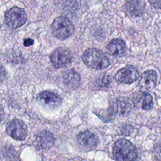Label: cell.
Masks as SVG:
<instances>
[{
  "label": "cell",
  "mask_w": 161,
  "mask_h": 161,
  "mask_svg": "<svg viewBox=\"0 0 161 161\" xmlns=\"http://www.w3.org/2000/svg\"><path fill=\"white\" fill-rule=\"evenodd\" d=\"M113 154L117 161H136L138 152L136 147L126 139H119L113 145Z\"/></svg>",
  "instance_id": "obj_1"
},
{
  "label": "cell",
  "mask_w": 161,
  "mask_h": 161,
  "mask_svg": "<svg viewBox=\"0 0 161 161\" xmlns=\"http://www.w3.org/2000/svg\"><path fill=\"white\" fill-rule=\"evenodd\" d=\"M82 59L84 63L89 68L95 70H102L109 65V59L101 50L91 48L86 50Z\"/></svg>",
  "instance_id": "obj_2"
},
{
  "label": "cell",
  "mask_w": 161,
  "mask_h": 161,
  "mask_svg": "<svg viewBox=\"0 0 161 161\" xmlns=\"http://www.w3.org/2000/svg\"><path fill=\"white\" fill-rule=\"evenodd\" d=\"M51 29L52 34L55 37L63 40L72 35L74 26L68 18L65 16H58L53 21Z\"/></svg>",
  "instance_id": "obj_3"
},
{
  "label": "cell",
  "mask_w": 161,
  "mask_h": 161,
  "mask_svg": "<svg viewBox=\"0 0 161 161\" xmlns=\"http://www.w3.org/2000/svg\"><path fill=\"white\" fill-rule=\"evenodd\" d=\"M27 19L25 11L18 7H13L5 14V22L10 27L16 28L23 25Z\"/></svg>",
  "instance_id": "obj_4"
},
{
  "label": "cell",
  "mask_w": 161,
  "mask_h": 161,
  "mask_svg": "<svg viewBox=\"0 0 161 161\" xmlns=\"http://www.w3.org/2000/svg\"><path fill=\"white\" fill-rule=\"evenodd\" d=\"M50 60L55 67L62 68L70 64L72 55L67 48L60 47L52 52L50 55Z\"/></svg>",
  "instance_id": "obj_5"
},
{
  "label": "cell",
  "mask_w": 161,
  "mask_h": 161,
  "mask_svg": "<svg viewBox=\"0 0 161 161\" xmlns=\"http://www.w3.org/2000/svg\"><path fill=\"white\" fill-rule=\"evenodd\" d=\"M6 132L15 140H23L27 136L28 130L23 121L18 119H13L7 124Z\"/></svg>",
  "instance_id": "obj_6"
},
{
  "label": "cell",
  "mask_w": 161,
  "mask_h": 161,
  "mask_svg": "<svg viewBox=\"0 0 161 161\" xmlns=\"http://www.w3.org/2000/svg\"><path fill=\"white\" fill-rule=\"evenodd\" d=\"M139 77L138 69L131 65H126L119 70L115 74V79L122 84H130L136 81Z\"/></svg>",
  "instance_id": "obj_7"
},
{
  "label": "cell",
  "mask_w": 161,
  "mask_h": 161,
  "mask_svg": "<svg viewBox=\"0 0 161 161\" xmlns=\"http://www.w3.org/2000/svg\"><path fill=\"white\" fill-rule=\"evenodd\" d=\"M77 140L79 146L86 150L94 149L99 143L98 137L89 130L80 132L77 135Z\"/></svg>",
  "instance_id": "obj_8"
},
{
  "label": "cell",
  "mask_w": 161,
  "mask_h": 161,
  "mask_svg": "<svg viewBox=\"0 0 161 161\" xmlns=\"http://www.w3.org/2000/svg\"><path fill=\"white\" fill-rule=\"evenodd\" d=\"M157 80V72L153 70H147L140 77L138 86L143 91H151L155 87Z\"/></svg>",
  "instance_id": "obj_9"
},
{
  "label": "cell",
  "mask_w": 161,
  "mask_h": 161,
  "mask_svg": "<svg viewBox=\"0 0 161 161\" xmlns=\"http://www.w3.org/2000/svg\"><path fill=\"white\" fill-rule=\"evenodd\" d=\"M133 103L135 107L144 110L151 109L153 105L152 96L145 91L136 92L133 96Z\"/></svg>",
  "instance_id": "obj_10"
},
{
  "label": "cell",
  "mask_w": 161,
  "mask_h": 161,
  "mask_svg": "<svg viewBox=\"0 0 161 161\" xmlns=\"http://www.w3.org/2000/svg\"><path fill=\"white\" fill-rule=\"evenodd\" d=\"M37 98L42 104L52 108L58 107L60 105L62 102V99L58 94L48 91L41 92Z\"/></svg>",
  "instance_id": "obj_11"
},
{
  "label": "cell",
  "mask_w": 161,
  "mask_h": 161,
  "mask_svg": "<svg viewBox=\"0 0 161 161\" xmlns=\"http://www.w3.org/2000/svg\"><path fill=\"white\" fill-rule=\"evenodd\" d=\"M108 52L116 57H123L126 50L125 42L121 38L113 39L107 45Z\"/></svg>",
  "instance_id": "obj_12"
},
{
  "label": "cell",
  "mask_w": 161,
  "mask_h": 161,
  "mask_svg": "<svg viewBox=\"0 0 161 161\" xmlns=\"http://www.w3.org/2000/svg\"><path fill=\"white\" fill-rule=\"evenodd\" d=\"M54 141V137L51 133L47 131H42L36 135L35 145L38 148L46 150L50 148L53 145Z\"/></svg>",
  "instance_id": "obj_13"
},
{
  "label": "cell",
  "mask_w": 161,
  "mask_h": 161,
  "mask_svg": "<svg viewBox=\"0 0 161 161\" xmlns=\"http://www.w3.org/2000/svg\"><path fill=\"white\" fill-rule=\"evenodd\" d=\"M63 80L65 85L69 89H75L80 84V77L76 71L71 69L64 73Z\"/></svg>",
  "instance_id": "obj_14"
},
{
  "label": "cell",
  "mask_w": 161,
  "mask_h": 161,
  "mask_svg": "<svg viewBox=\"0 0 161 161\" xmlns=\"http://www.w3.org/2000/svg\"><path fill=\"white\" fill-rule=\"evenodd\" d=\"M145 3L141 1H130L125 4V9L127 13L131 16H140L143 12Z\"/></svg>",
  "instance_id": "obj_15"
},
{
  "label": "cell",
  "mask_w": 161,
  "mask_h": 161,
  "mask_svg": "<svg viewBox=\"0 0 161 161\" xmlns=\"http://www.w3.org/2000/svg\"><path fill=\"white\" fill-rule=\"evenodd\" d=\"M131 109V104L126 100L121 99L116 101L113 106L112 111L115 113H117L121 116L128 115Z\"/></svg>",
  "instance_id": "obj_16"
},
{
  "label": "cell",
  "mask_w": 161,
  "mask_h": 161,
  "mask_svg": "<svg viewBox=\"0 0 161 161\" xmlns=\"http://www.w3.org/2000/svg\"><path fill=\"white\" fill-rule=\"evenodd\" d=\"M111 82V78L108 75H102L96 79L97 84L100 87H108Z\"/></svg>",
  "instance_id": "obj_17"
},
{
  "label": "cell",
  "mask_w": 161,
  "mask_h": 161,
  "mask_svg": "<svg viewBox=\"0 0 161 161\" xmlns=\"http://www.w3.org/2000/svg\"><path fill=\"white\" fill-rule=\"evenodd\" d=\"M133 130V128L131 125L129 124H126L122 126L121 131L122 134L126 135H130Z\"/></svg>",
  "instance_id": "obj_18"
},
{
  "label": "cell",
  "mask_w": 161,
  "mask_h": 161,
  "mask_svg": "<svg viewBox=\"0 0 161 161\" xmlns=\"http://www.w3.org/2000/svg\"><path fill=\"white\" fill-rule=\"evenodd\" d=\"M6 77V72L3 66L0 64V81L4 80Z\"/></svg>",
  "instance_id": "obj_19"
},
{
  "label": "cell",
  "mask_w": 161,
  "mask_h": 161,
  "mask_svg": "<svg viewBox=\"0 0 161 161\" xmlns=\"http://www.w3.org/2000/svg\"><path fill=\"white\" fill-rule=\"evenodd\" d=\"M34 43V41L33 40L31 39V38H26L24 40V42H23V45L25 47H29L31 45H33Z\"/></svg>",
  "instance_id": "obj_20"
},
{
  "label": "cell",
  "mask_w": 161,
  "mask_h": 161,
  "mask_svg": "<svg viewBox=\"0 0 161 161\" xmlns=\"http://www.w3.org/2000/svg\"><path fill=\"white\" fill-rule=\"evenodd\" d=\"M4 117V111L3 106L0 104V122L2 121Z\"/></svg>",
  "instance_id": "obj_21"
},
{
  "label": "cell",
  "mask_w": 161,
  "mask_h": 161,
  "mask_svg": "<svg viewBox=\"0 0 161 161\" xmlns=\"http://www.w3.org/2000/svg\"><path fill=\"white\" fill-rule=\"evenodd\" d=\"M0 28H1V26H0Z\"/></svg>",
  "instance_id": "obj_22"
}]
</instances>
